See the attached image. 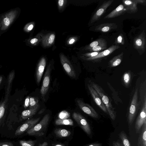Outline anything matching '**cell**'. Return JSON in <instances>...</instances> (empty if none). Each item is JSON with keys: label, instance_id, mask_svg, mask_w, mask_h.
Here are the masks:
<instances>
[{"label": "cell", "instance_id": "cell-28", "mask_svg": "<svg viewBox=\"0 0 146 146\" xmlns=\"http://www.w3.org/2000/svg\"><path fill=\"white\" fill-rule=\"evenodd\" d=\"M38 102V98L32 97H30L29 105V108H32L36 106L39 104Z\"/></svg>", "mask_w": 146, "mask_h": 146}, {"label": "cell", "instance_id": "cell-10", "mask_svg": "<svg viewBox=\"0 0 146 146\" xmlns=\"http://www.w3.org/2000/svg\"><path fill=\"white\" fill-rule=\"evenodd\" d=\"M51 70L50 66L48 65L46 71L43 78L42 84L40 90V93L43 99L44 98L49 88Z\"/></svg>", "mask_w": 146, "mask_h": 146}, {"label": "cell", "instance_id": "cell-17", "mask_svg": "<svg viewBox=\"0 0 146 146\" xmlns=\"http://www.w3.org/2000/svg\"><path fill=\"white\" fill-rule=\"evenodd\" d=\"M122 2L123 5L127 11L134 13L137 11V3L135 0H123Z\"/></svg>", "mask_w": 146, "mask_h": 146}, {"label": "cell", "instance_id": "cell-25", "mask_svg": "<svg viewBox=\"0 0 146 146\" xmlns=\"http://www.w3.org/2000/svg\"><path fill=\"white\" fill-rule=\"evenodd\" d=\"M119 135L124 146H131L130 143L124 131L121 132Z\"/></svg>", "mask_w": 146, "mask_h": 146}, {"label": "cell", "instance_id": "cell-42", "mask_svg": "<svg viewBox=\"0 0 146 146\" xmlns=\"http://www.w3.org/2000/svg\"><path fill=\"white\" fill-rule=\"evenodd\" d=\"M48 143L47 142L45 141L41 144H40L38 146H48Z\"/></svg>", "mask_w": 146, "mask_h": 146}, {"label": "cell", "instance_id": "cell-6", "mask_svg": "<svg viewBox=\"0 0 146 146\" xmlns=\"http://www.w3.org/2000/svg\"><path fill=\"white\" fill-rule=\"evenodd\" d=\"M142 109L136 121L135 128L136 133H138L143 125L146 123V96L144 99Z\"/></svg>", "mask_w": 146, "mask_h": 146}, {"label": "cell", "instance_id": "cell-41", "mask_svg": "<svg viewBox=\"0 0 146 146\" xmlns=\"http://www.w3.org/2000/svg\"><path fill=\"white\" fill-rule=\"evenodd\" d=\"M38 40V39L37 38H35L31 40L30 42L32 44H34L37 42Z\"/></svg>", "mask_w": 146, "mask_h": 146}, {"label": "cell", "instance_id": "cell-19", "mask_svg": "<svg viewBox=\"0 0 146 146\" xmlns=\"http://www.w3.org/2000/svg\"><path fill=\"white\" fill-rule=\"evenodd\" d=\"M38 104L35 106L23 111L21 114V118L23 120L26 119L35 114L40 107Z\"/></svg>", "mask_w": 146, "mask_h": 146}, {"label": "cell", "instance_id": "cell-15", "mask_svg": "<svg viewBox=\"0 0 146 146\" xmlns=\"http://www.w3.org/2000/svg\"><path fill=\"white\" fill-rule=\"evenodd\" d=\"M46 65V60L42 58L39 62L36 69V76L37 84H39L41 80Z\"/></svg>", "mask_w": 146, "mask_h": 146}, {"label": "cell", "instance_id": "cell-20", "mask_svg": "<svg viewBox=\"0 0 146 146\" xmlns=\"http://www.w3.org/2000/svg\"><path fill=\"white\" fill-rule=\"evenodd\" d=\"M142 127V130L138 139V145L146 146V123H144Z\"/></svg>", "mask_w": 146, "mask_h": 146}, {"label": "cell", "instance_id": "cell-24", "mask_svg": "<svg viewBox=\"0 0 146 146\" xmlns=\"http://www.w3.org/2000/svg\"><path fill=\"white\" fill-rule=\"evenodd\" d=\"M55 124L56 125H66L72 126L74 125V122L71 119H58L55 121Z\"/></svg>", "mask_w": 146, "mask_h": 146}, {"label": "cell", "instance_id": "cell-36", "mask_svg": "<svg viewBox=\"0 0 146 146\" xmlns=\"http://www.w3.org/2000/svg\"><path fill=\"white\" fill-rule=\"evenodd\" d=\"M0 146H14L13 144L10 142H0Z\"/></svg>", "mask_w": 146, "mask_h": 146}, {"label": "cell", "instance_id": "cell-3", "mask_svg": "<svg viewBox=\"0 0 146 146\" xmlns=\"http://www.w3.org/2000/svg\"><path fill=\"white\" fill-rule=\"evenodd\" d=\"M138 88L135 90L129 108L128 116V122L131 125L135 117L138 106Z\"/></svg>", "mask_w": 146, "mask_h": 146}, {"label": "cell", "instance_id": "cell-1", "mask_svg": "<svg viewBox=\"0 0 146 146\" xmlns=\"http://www.w3.org/2000/svg\"><path fill=\"white\" fill-rule=\"evenodd\" d=\"M90 83L100 96L110 118L114 120L116 117L115 113L109 98L100 86L93 82H91Z\"/></svg>", "mask_w": 146, "mask_h": 146}, {"label": "cell", "instance_id": "cell-46", "mask_svg": "<svg viewBox=\"0 0 146 146\" xmlns=\"http://www.w3.org/2000/svg\"><path fill=\"white\" fill-rule=\"evenodd\" d=\"M55 146H64L62 145H61L58 144V145H55Z\"/></svg>", "mask_w": 146, "mask_h": 146}, {"label": "cell", "instance_id": "cell-11", "mask_svg": "<svg viewBox=\"0 0 146 146\" xmlns=\"http://www.w3.org/2000/svg\"><path fill=\"white\" fill-rule=\"evenodd\" d=\"M88 87L90 93L96 104L104 112L108 113L106 107L97 92L90 84H88Z\"/></svg>", "mask_w": 146, "mask_h": 146}, {"label": "cell", "instance_id": "cell-22", "mask_svg": "<svg viewBox=\"0 0 146 146\" xmlns=\"http://www.w3.org/2000/svg\"><path fill=\"white\" fill-rule=\"evenodd\" d=\"M54 133L57 137L60 138L68 137L71 134V132L68 130L60 128L55 129Z\"/></svg>", "mask_w": 146, "mask_h": 146}, {"label": "cell", "instance_id": "cell-40", "mask_svg": "<svg viewBox=\"0 0 146 146\" xmlns=\"http://www.w3.org/2000/svg\"><path fill=\"white\" fill-rule=\"evenodd\" d=\"M137 3H140L141 4H145V1L144 0H135Z\"/></svg>", "mask_w": 146, "mask_h": 146}, {"label": "cell", "instance_id": "cell-18", "mask_svg": "<svg viewBox=\"0 0 146 146\" xmlns=\"http://www.w3.org/2000/svg\"><path fill=\"white\" fill-rule=\"evenodd\" d=\"M117 26L116 24L114 23H104L97 26L95 30L103 33L107 32L112 29L117 28Z\"/></svg>", "mask_w": 146, "mask_h": 146}, {"label": "cell", "instance_id": "cell-23", "mask_svg": "<svg viewBox=\"0 0 146 146\" xmlns=\"http://www.w3.org/2000/svg\"><path fill=\"white\" fill-rule=\"evenodd\" d=\"M55 38L53 34H48L45 36L42 40V43L45 46L51 45L53 43Z\"/></svg>", "mask_w": 146, "mask_h": 146}, {"label": "cell", "instance_id": "cell-2", "mask_svg": "<svg viewBox=\"0 0 146 146\" xmlns=\"http://www.w3.org/2000/svg\"><path fill=\"white\" fill-rule=\"evenodd\" d=\"M50 118L49 114H46L38 123L27 131V133L30 135L36 136L44 135L47 127Z\"/></svg>", "mask_w": 146, "mask_h": 146}, {"label": "cell", "instance_id": "cell-35", "mask_svg": "<svg viewBox=\"0 0 146 146\" xmlns=\"http://www.w3.org/2000/svg\"><path fill=\"white\" fill-rule=\"evenodd\" d=\"M29 98L30 97L28 96L25 99L24 105V107L25 108L29 106Z\"/></svg>", "mask_w": 146, "mask_h": 146}, {"label": "cell", "instance_id": "cell-16", "mask_svg": "<svg viewBox=\"0 0 146 146\" xmlns=\"http://www.w3.org/2000/svg\"><path fill=\"white\" fill-rule=\"evenodd\" d=\"M127 11L123 5L120 4L115 9L104 17V19L112 18L118 16Z\"/></svg>", "mask_w": 146, "mask_h": 146}, {"label": "cell", "instance_id": "cell-44", "mask_svg": "<svg viewBox=\"0 0 146 146\" xmlns=\"http://www.w3.org/2000/svg\"><path fill=\"white\" fill-rule=\"evenodd\" d=\"M75 40L74 38L71 39L69 41L70 44H72L75 42Z\"/></svg>", "mask_w": 146, "mask_h": 146}, {"label": "cell", "instance_id": "cell-8", "mask_svg": "<svg viewBox=\"0 0 146 146\" xmlns=\"http://www.w3.org/2000/svg\"><path fill=\"white\" fill-rule=\"evenodd\" d=\"M77 104L80 108L85 113L94 118L98 117V115L94 109L90 105L85 103L82 100L78 99Z\"/></svg>", "mask_w": 146, "mask_h": 146}, {"label": "cell", "instance_id": "cell-27", "mask_svg": "<svg viewBox=\"0 0 146 146\" xmlns=\"http://www.w3.org/2000/svg\"><path fill=\"white\" fill-rule=\"evenodd\" d=\"M106 41V40L104 38H100L95 40L89 45L86 46L85 49L88 50L98 45L101 43Z\"/></svg>", "mask_w": 146, "mask_h": 146}, {"label": "cell", "instance_id": "cell-43", "mask_svg": "<svg viewBox=\"0 0 146 146\" xmlns=\"http://www.w3.org/2000/svg\"><path fill=\"white\" fill-rule=\"evenodd\" d=\"M34 25L33 24H31L27 28V30L28 31H30L33 28Z\"/></svg>", "mask_w": 146, "mask_h": 146}, {"label": "cell", "instance_id": "cell-31", "mask_svg": "<svg viewBox=\"0 0 146 146\" xmlns=\"http://www.w3.org/2000/svg\"><path fill=\"white\" fill-rule=\"evenodd\" d=\"M36 141L32 140H20L19 143L21 146H34Z\"/></svg>", "mask_w": 146, "mask_h": 146}, {"label": "cell", "instance_id": "cell-30", "mask_svg": "<svg viewBox=\"0 0 146 146\" xmlns=\"http://www.w3.org/2000/svg\"><path fill=\"white\" fill-rule=\"evenodd\" d=\"M131 78V74L129 72H125L123 76V81L126 85H128L129 83Z\"/></svg>", "mask_w": 146, "mask_h": 146}, {"label": "cell", "instance_id": "cell-13", "mask_svg": "<svg viewBox=\"0 0 146 146\" xmlns=\"http://www.w3.org/2000/svg\"><path fill=\"white\" fill-rule=\"evenodd\" d=\"M145 35L144 31L136 37L133 41L134 48L137 50L143 51L145 48Z\"/></svg>", "mask_w": 146, "mask_h": 146}, {"label": "cell", "instance_id": "cell-4", "mask_svg": "<svg viewBox=\"0 0 146 146\" xmlns=\"http://www.w3.org/2000/svg\"><path fill=\"white\" fill-rule=\"evenodd\" d=\"M72 117L78 125L88 135L91 134V130L90 125L86 119L80 113L74 112L72 114Z\"/></svg>", "mask_w": 146, "mask_h": 146}, {"label": "cell", "instance_id": "cell-9", "mask_svg": "<svg viewBox=\"0 0 146 146\" xmlns=\"http://www.w3.org/2000/svg\"><path fill=\"white\" fill-rule=\"evenodd\" d=\"M113 1V0H109L104 2L92 16L91 20V23H94L98 20L105 13L107 8Z\"/></svg>", "mask_w": 146, "mask_h": 146}, {"label": "cell", "instance_id": "cell-5", "mask_svg": "<svg viewBox=\"0 0 146 146\" xmlns=\"http://www.w3.org/2000/svg\"><path fill=\"white\" fill-rule=\"evenodd\" d=\"M40 119L39 117L29 119L19 126L16 130L15 135H21L34 127Z\"/></svg>", "mask_w": 146, "mask_h": 146}, {"label": "cell", "instance_id": "cell-45", "mask_svg": "<svg viewBox=\"0 0 146 146\" xmlns=\"http://www.w3.org/2000/svg\"><path fill=\"white\" fill-rule=\"evenodd\" d=\"M3 80V77L1 76H0V84Z\"/></svg>", "mask_w": 146, "mask_h": 146}, {"label": "cell", "instance_id": "cell-37", "mask_svg": "<svg viewBox=\"0 0 146 146\" xmlns=\"http://www.w3.org/2000/svg\"><path fill=\"white\" fill-rule=\"evenodd\" d=\"M85 146H102V144L99 143H93Z\"/></svg>", "mask_w": 146, "mask_h": 146}, {"label": "cell", "instance_id": "cell-33", "mask_svg": "<svg viewBox=\"0 0 146 146\" xmlns=\"http://www.w3.org/2000/svg\"><path fill=\"white\" fill-rule=\"evenodd\" d=\"M115 44H123L124 43V40L123 35L122 34H120L117 37L115 42Z\"/></svg>", "mask_w": 146, "mask_h": 146}, {"label": "cell", "instance_id": "cell-39", "mask_svg": "<svg viewBox=\"0 0 146 146\" xmlns=\"http://www.w3.org/2000/svg\"><path fill=\"white\" fill-rule=\"evenodd\" d=\"M113 146H123L119 142L114 141L113 142Z\"/></svg>", "mask_w": 146, "mask_h": 146}, {"label": "cell", "instance_id": "cell-7", "mask_svg": "<svg viewBox=\"0 0 146 146\" xmlns=\"http://www.w3.org/2000/svg\"><path fill=\"white\" fill-rule=\"evenodd\" d=\"M10 92V89L9 88H6L4 99L0 104V127L3 123L5 120L6 111Z\"/></svg>", "mask_w": 146, "mask_h": 146}, {"label": "cell", "instance_id": "cell-21", "mask_svg": "<svg viewBox=\"0 0 146 146\" xmlns=\"http://www.w3.org/2000/svg\"><path fill=\"white\" fill-rule=\"evenodd\" d=\"M123 53L122 52L120 54L114 57L109 62L110 66L113 67L119 65L123 59Z\"/></svg>", "mask_w": 146, "mask_h": 146}, {"label": "cell", "instance_id": "cell-32", "mask_svg": "<svg viewBox=\"0 0 146 146\" xmlns=\"http://www.w3.org/2000/svg\"><path fill=\"white\" fill-rule=\"evenodd\" d=\"M11 19L8 16L4 18L3 20V26L5 27H8L11 22Z\"/></svg>", "mask_w": 146, "mask_h": 146}, {"label": "cell", "instance_id": "cell-26", "mask_svg": "<svg viewBox=\"0 0 146 146\" xmlns=\"http://www.w3.org/2000/svg\"><path fill=\"white\" fill-rule=\"evenodd\" d=\"M107 47V43L106 40L98 45L88 50L92 52H98L106 49Z\"/></svg>", "mask_w": 146, "mask_h": 146}, {"label": "cell", "instance_id": "cell-34", "mask_svg": "<svg viewBox=\"0 0 146 146\" xmlns=\"http://www.w3.org/2000/svg\"><path fill=\"white\" fill-rule=\"evenodd\" d=\"M100 52H92L84 54V55L88 58L97 55Z\"/></svg>", "mask_w": 146, "mask_h": 146}, {"label": "cell", "instance_id": "cell-38", "mask_svg": "<svg viewBox=\"0 0 146 146\" xmlns=\"http://www.w3.org/2000/svg\"><path fill=\"white\" fill-rule=\"evenodd\" d=\"M65 1L64 0H59L58 1V5L59 7H62L63 6Z\"/></svg>", "mask_w": 146, "mask_h": 146}, {"label": "cell", "instance_id": "cell-29", "mask_svg": "<svg viewBox=\"0 0 146 146\" xmlns=\"http://www.w3.org/2000/svg\"><path fill=\"white\" fill-rule=\"evenodd\" d=\"M70 116V113L66 110H63L60 112L58 115V119H68Z\"/></svg>", "mask_w": 146, "mask_h": 146}, {"label": "cell", "instance_id": "cell-14", "mask_svg": "<svg viewBox=\"0 0 146 146\" xmlns=\"http://www.w3.org/2000/svg\"><path fill=\"white\" fill-rule=\"evenodd\" d=\"M120 48L118 45H112L107 49L100 53L96 56L91 57L87 58L86 59L87 60H97L107 56L114 51Z\"/></svg>", "mask_w": 146, "mask_h": 146}, {"label": "cell", "instance_id": "cell-12", "mask_svg": "<svg viewBox=\"0 0 146 146\" xmlns=\"http://www.w3.org/2000/svg\"><path fill=\"white\" fill-rule=\"evenodd\" d=\"M60 58L61 63L67 74L70 76L75 78L76 76L75 71L70 62L64 55H61Z\"/></svg>", "mask_w": 146, "mask_h": 146}]
</instances>
